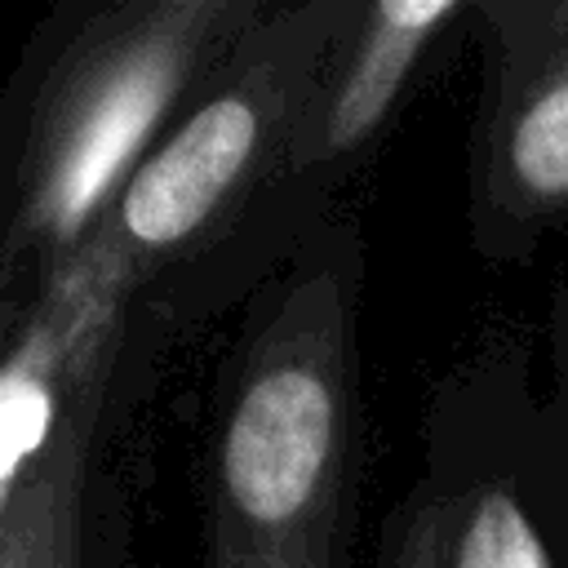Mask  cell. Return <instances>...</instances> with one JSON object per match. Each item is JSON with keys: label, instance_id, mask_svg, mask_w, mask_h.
Instances as JSON below:
<instances>
[{"label": "cell", "instance_id": "6da1fadb", "mask_svg": "<svg viewBox=\"0 0 568 568\" xmlns=\"http://www.w3.org/2000/svg\"><path fill=\"white\" fill-rule=\"evenodd\" d=\"M333 448V395L306 368L257 377L226 430L222 470L235 506L257 524L293 519L315 493Z\"/></svg>", "mask_w": 568, "mask_h": 568}, {"label": "cell", "instance_id": "7a4b0ae2", "mask_svg": "<svg viewBox=\"0 0 568 568\" xmlns=\"http://www.w3.org/2000/svg\"><path fill=\"white\" fill-rule=\"evenodd\" d=\"M257 142V115L240 98H222L186 120V129L124 191V226L142 244L191 235Z\"/></svg>", "mask_w": 568, "mask_h": 568}, {"label": "cell", "instance_id": "3957f363", "mask_svg": "<svg viewBox=\"0 0 568 568\" xmlns=\"http://www.w3.org/2000/svg\"><path fill=\"white\" fill-rule=\"evenodd\" d=\"M448 13H453L448 0H386L377 9V31L364 44L359 67L346 80V89L337 98V111H333V138L337 142H355L386 111L404 67L426 44L430 27L444 22Z\"/></svg>", "mask_w": 568, "mask_h": 568}, {"label": "cell", "instance_id": "277c9868", "mask_svg": "<svg viewBox=\"0 0 568 568\" xmlns=\"http://www.w3.org/2000/svg\"><path fill=\"white\" fill-rule=\"evenodd\" d=\"M160 98H164V71H142V75L115 84L111 98L98 102V111H93L84 138L75 142V151L67 155L58 191H53L67 222H75L93 204V195L111 182V169L129 155L133 138L146 129Z\"/></svg>", "mask_w": 568, "mask_h": 568}, {"label": "cell", "instance_id": "5b68a950", "mask_svg": "<svg viewBox=\"0 0 568 568\" xmlns=\"http://www.w3.org/2000/svg\"><path fill=\"white\" fill-rule=\"evenodd\" d=\"M53 426V390L36 351H22L0 386V493H13L22 462L44 444Z\"/></svg>", "mask_w": 568, "mask_h": 568}, {"label": "cell", "instance_id": "8992f818", "mask_svg": "<svg viewBox=\"0 0 568 568\" xmlns=\"http://www.w3.org/2000/svg\"><path fill=\"white\" fill-rule=\"evenodd\" d=\"M457 568H550L546 546L537 528L524 519L515 497L488 493L470 510V524L462 532Z\"/></svg>", "mask_w": 568, "mask_h": 568}, {"label": "cell", "instance_id": "52a82bcc", "mask_svg": "<svg viewBox=\"0 0 568 568\" xmlns=\"http://www.w3.org/2000/svg\"><path fill=\"white\" fill-rule=\"evenodd\" d=\"M510 160L524 186L541 195L568 191V80L541 93L515 124Z\"/></svg>", "mask_w": 568, "mask_h": 568}]
</instances>
